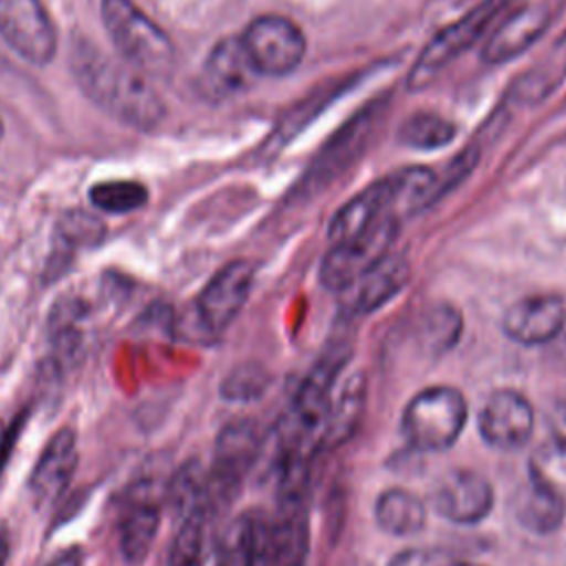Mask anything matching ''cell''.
Returning <instances> with one entry per match:
<instances>
[{
	"mask_svg": "<svg viewBox=\"0 0 566 566\" xmlns=\"http://www.w3.org/2000/svg\"><path fill=\"white\" fill-rule=\"evenodd\" d=\"M548 429L555 442L566 444V398L557 400L548 413Z\"/></svg>",
	"mask_w": 566,
	"mask_h": 566,
	"instance_id": "obj_32",
	"label": "cell"
},
{
	"mask_svg": "<svg viewBox=\"0 0 566 566\" xmlns=\"http://www.w3.org/2000/svg\"><path fill=\"white\" fill-rule=\"evenodd\" d=\"M427 334H429V343L433 349L451 347L460 334V316L453 312V307L436 310L429 316Z\"/></svg>",
	"mask_w": 566,
	"mask_h": 566,
	"instance_id": "obj_30",
	"label": "cell"
},
{
	"mask_svg": "<svg viewBox=\"0 0 566 566\" xmlns=\"http://www.w3.org/2000/svg\"><path fill=\"white\" fill-rule=\"evenodd\" d=\"M528 484L546 493L566 511V444L546 442L528 460Z\"/></svg>",
	"mask_w": 566,
	"mask_h": 566,
	"instance_id": "obj_23",
	"label": "cell"
},
{
	"mask_svg": "<svg viewBox=\"0 0 566 566\" xmlns=\"http://www.w3.org/2000/svg\"><path fill=\"white\" fill-rule=\"evenodd\" d=\"M270 385V374L254 363L234 367L221 382L219 394L228 402H250L259 398Z\"/></svg>",
	"mask_w": 566,
	"mask_h": 566,
	"instance_id": "obj_29",
	"label": "cell"
},
{
	"mask_svg": "<svg viewBox=\"0 0 566 566\" xmlns=\"http://www.w3.org/2000/svg\"><path fill=\"white\" fill-rule=\"evenodd\" d=\"M104 237V226L88 212L73 210L60 219L55 234V250L51 256V265L46 270L49 276H55L57 263L69 261L77 248L97 245Z\"/></svg>",
	"mask_w": 566,
	"mask_h": 566,
	"instance_id": "obj_24",
	"label": "cell"
},
{
	"mask_svg": "<svg viewBox=\"0 0 566 566\" xmlns=\"http://www.w3.org/2000/svg\"><path fill=\"white\" fill-rule=\"evenodd\" d=\"M0 38L33 66H46L57 51L55 24L42 0H0Z\"/></svg>",
	"mask_w": 566,
	"mask_h": 566,
	"instance_id": "obj_7",
	"label": "cell"
},
{
	"mask_svg": "<svg viewBox=\"0 0 566 566\" xmlns=\"http://www.w3.org/2000/svg\"><path fill=\"white\" fill-rule=\"evenodd\" d=\"M453 557L436 548H409L389 559L387 566H449Z\"/></svg>",
	"mask_w": 566,
	"mask_h": 566,
	"instance_id": "obj_31",
	"label": "cell"
},
{
	"mask_svg": "<svg viewBox=\"0 0 566 566\" xmlns=\"http://www.w3.org/2000/svg\"><path fill=\"white\" fill-rule=\"evenodd\" d=\"M387 179V206L385 214L402 221L431 206L440 197V179L427 166H407L385 177Z\"/></svg>",
	"mask_w": 566,
	"mask_h": 566,
	"instance_id": "obj_17",
	"label": "cell"
},
{
	"mask_svg": "<svg viewBox=\"0 0 566 566\" xmlns=\"http://www.w3.org/2000/svg\"><path fill=\"white\" fill-rule=\"evenodd\" d=\"M77 431L73 427H60L42 447L35 467L29 475V493L35 504H49L57 500L71 484L77 469Z\"/></svg>",
	"mask_w": 566,
	"mask_h": 566,
	"instance_id": "obj_13",
	"label": "cell"
},
{
	"mask_svg": "<svg viewBox=\"0 0 566 566\" xmlns=\"http://www.w3.org/2000/svg\"><path fill=\"white\" fill-rule=\"evenodd\" d=\"M310 553V531L305 500H281L279 515L272 520V564L305 566Z\"/></svg>",
	"mask_w": 566,
	"mask_h": 566,
	"instance_id": "obj_19",
	"label": "cell"
},
{
	"mask_svg": "<svg viewBox=\"0 0 566 566\" xmlns=\"http://www.w3.org/2000/svg\"><path fill=\"white\" fill-rule=\"evenodd\" d=\"M259 451L261 438L254 422L237 420L219 431L212 453V467L208 471L212 504L219 500L226 502L237 493L248 469L259 458Z\"/></svg>",
	"mask_w": 566,
	"mask_h": 566,
	"instance_id": "obj_9",
	"label": "cell"
},
{
	"mask_svg": "<svg viewBox=\"0 0 566 566\" xmlns=\"http://www.w3.org/2000/svg\"><path fill=\"white\" fill-rule=\"evenodd\" d=\"M363 407H365V382L360 376H352L340 389V394L329 402L323 431H321V451L340 447L354 436L363 418Z\"/></svg>",
	"mask_w": 566,
	"mask_h": 566,
	"instance_id": "obj_21",
	"label": "cell"
},
{
	"mask_svg": "<svg viewBox=\"0 0 566 566\" xmlns=\"http://www.w3.org/2000/svg\"><path fill=\"white\" fill-rule=\"evenodd\" d=\"M551 13L544 4H522L506 11L484 35L482 60L489 64H502L524 53L548 27Z\"/></svg>",
	"mask_w": 566,
	"mask_h": 566,
	"instance_id": "obj_14",
	"label": "cell"
},
{
	"mask_svg": "<svg viewBox=\"0 0 566 566\" xmlns=\"http://www.w3.org/2000/svg\"><path fill=\"white\" fill-rule=\"evenodd\" d=\"M208 515L210 513L197 511L179 517V526L168 553V566H203L206 564Z\"/></svg>",
	"mask_w": 566,
	"mask_h": 566,
	"instance_id": "obj_25",
	"label": "cell"
},
{
	"mask_svg": "<svg viewBox=\"0 0 566 566\" xmlns=\"http://www.w3.org/2000/svg\"><path fill=\"white\" fill-rule=\"evenodd\" d=\"M88 201L111 214H124L133 212L146 206L148 201V188L133 179H108L97 181L88 190Z\"/></svg>",
	"mask_w": 566,
	"mask_h": 566,
	"instance_id": "obj_27",
	"label": "cell"
},
{
	"mask_svg": "<svg viewBox=\"0 0 566 566\" xmlns=\"http://www.w3.org/2000/svg\"><path fill=\"white\" fill-rule=\"evenodd\" d=\"M564 515L566 511L557 502L531 484L515 497V517L531 533H553L562 524Z\"/></svg>",
	"mask_w": 566,
	"mask_h": 566,
	"instance_id": "obj_26",
	"label": "cell"
},
{
	"mask_svg": "<svg viewBox=\"0 0 566 566\" xmlns=\"http://www.w3.org/2000/svg\"><path fill=\"white\" fill-rule=\"evenodd\" d=\"M2 130H4V128H2V119H0V139H2Z\"/></svg>",
	"mask_w": 566,
	"mask_h": 566,
	"instance_id": "obj_36",
	"label": "cell"
},
{
	"mask_svg": "<svg viewBox=\"0 0 566 566\" xmlns=\"http://www.w3.org/2000/svg\"><path fill=\"white\" fill-rule=\"evenodd\" d=\"M409 281V263L402 256L387 254L371 270L358 276L340 294L352 314H367L391 301Z\"/></svg>",
	"mask_w": 566,
	"mask_h": 566,
	"instance_id": "obj_16",
	"label": "cell"
},
{
	"mask_svg": "<svg viewBox=\"0 0 566 566\" xmlns=\"http://www.w3.org/2000/svg\"><path fill=\"white\" fill-rule=\"evenodd\" d=\"M84 564V553L82 548L73 546V548H66L62 551L57 557H53L46 566H82Z\"/></svg>",
	"mask_w": 566,
	"mask_h": 566,
	"instance_id": "obj_33",
	"label": "cell"
},
{
	"mask_svg": "<svg viewBox=\"0 0 566 566\" xmlns=\"http://www.w3.org/2000/svg\"><path fill=\"white\" fill-rule=\"evenodd\" d=\"M449 566H475V564H464V562H455V559H453Z\"/></svg>",
	"mask_w": 566,
	"mask_h": 566,
	"instance_id": "obj_35",
	"label": "cell"
},
{
	"mask_svg": "<svg viewBox=\"0 0 566 566\" xmlns=\"http://www.w3.org/2000/svg\"><path fill=\"white\" fill-rule=\"evenodd\" d=\"M252 77H256V71L239 35H228L219 40L208 53V60L203 64V84L212 95L223 97L239 93L252 82Z\"/></svg>",
	"mask_w": 566,
	"mask_h": 566,
	"instance_id": "obj_18",
	"label": "cell"
},
{
	"mask_svg": "<svg viewBox=\"0 0 566 566\" xmlns=\"http://www.w3.org/2000/svg\"><path fill=\"white\" fill-rule=\"evenodd\" d=\"M398 226L400 221L380 217L358 234L336 241L321 263V283L334 292H343L389 254Z\"/></svg>",
	"mask_w": 566,
	"mask_h": 566,
	"instance_id": "obj_5",
	"label": "cell"
},
{
	"mask_svg": "<svg viewBox=\"0 0 566 566\" xmlns=\"http://www.w3.org/2000/svg\"><path fill=\"white\" fill-rule=\"evenodd\" d=\"M467 418L469 407L462 391L449 385H433L407 402L400 416V431L411 449L438 453L455 444Z\"/></svg>",
	"mask_w": 566,
	"mask_h": 566,
	"instance_id": "obj_2",
	"label": "cell"
},
{
	"mask_svg": "<svg viewBox=\"0 0 566 566\" xmlns=\"http://www.w3.org/2000/svg\"><path fill=\"white\" fill-rule=\"evenodd\" d=\"M71 69L84 95L117 122L153 130L164 119V99L146 75L122 57L104 53L95 42L77 40L73 44Z\"/></svg>",
	"mask_w": 566,
	"mask_h": 566,
	"instance_id": "obj_1",
	"label": "cell"
},
{
	"mask_svg": "<svg viewBox=\"0 0 566 566\" xmlns=\"http://www.w3.org/2000/svg\"><path fill=\"white\" fill-rule=\"evenodd\" d=\"M239 38L256 75L270 77H281L298 69L307 49L298 24L276 13L256 15Z\"/></svg>",
	"mask_w": 566,
	"mask_h": 566,
	"instance_id": "obj_6",
	"label": "cell"
},
{
	"mask_svg": "<svg viewBox=\"0 0 566 566\" xmlns=\"http://www.w3.org/2000/svg\"><path fill=\"white\" fill-rule=\"evenodd\" d=\"M511 0H482L478 7L467 11L462 18L453 20L444 29H440L422 49L413 71L409 75V86L420 88L431 82L451 60L482 40L495 20L504 13Z\"/></svg>",
	"mask_w": 566,
	"mask_h": 566,
	"instance_id": "obj_4",
	"label": "cell"
},
{
	"mask_svg": "<svg viewBox=\"0 0 566 566\" xmlns=\"http://www.w3.org/2000/svg\"><path fill=\"white\" fill-rule=\"evenodd\" d=\"M102 20L119 57L144 75H161L172 66L170 38L133 0H102Z\"/></svg>",
	"mask_w": 566,
	"mask_h": 566,
	"instance_id": "obj_3",
	"label": "cell"
},
{
	"mask_svg": "<svg viewBox=\"0 0 566 566\" xmlns=\"http://www.w3.org/2000/svg\"><path fill=\"white\" fill-rule=\"evenodd\" d=\"M533 429V405L515 389L493 391L478 413V431L495 449H520L531 440Z\"/></svg>",
	"mask_w": 566,
	"mask_h": 566,
	"instance_id": "obj_10",
	"label": "cell"
},
{
	"mask_svg": "<svg viewBox=\"0 0 566 566\" xmlns=\"http://www.w3.org/2000/svg\"><path fill=\"white\" fill-rule=\"evenodd\" d=\"M9 551H11L9 537L0 531V566H7V562H9Z\"/></svg>",
	"mask_w": 566,
	"mask_h": 566,
	"instance_id": "obj_34",
	"label": "cell"
},
{
	"mask_svg": "<svg viewBox=\"0 0 566 566\" xmlns=\"http://www.w3.org/2000/svg\"><path fill=\"white\" fill-rule=\"evenodd\" d=\"M376 524L398 537L416 535L427 524V504L407 489H387L376 497L374 504Z\"/></svg>",
	"mask_w": 566,
	"mask_h": 566,
	"instance_id": "obj_22",
	"label": "cell"
},
{
	"mask_svg": "<svg viewBox=\"0 0 566 566\" xmlns=\"http://www.w3.org/2000/svg\"><path fill=\"white\" fill-rule=\"evenodd\" d=\"M398 135L400 142L409 148L433 150L447 146L453 139L455 126L438 113H413L402 122Z\"/></svg>",
	"mask_w": 566,
	"mask_h": 566,
	"instance_id": "obj_28",
	"label": "cell"
},
{
	"mask_svg": "<svg viewBox=\"0 0 566 566\" xmlns=\"http://www.w3.org/2000/svg\"><path fill=\"white\" fill-rule=\"evenodd\" d=\"M385 206H387V179L382 177L369 184L365 190L354 195L343 208L336 210L327 228L329 239L336 243L358 234L360 230L371 226L376 219L387 217Z\"/></svg>",
	"mask_w": 566,
	"mask_h": 566,
	"instance_id": "obj_20",
	"label": "cell"
},
{
	"mask_svg": "<svg viewBox=\"0 0 566 566\" xmlns=\"http://www.w3.org/2000/svg\"><path fill=\"white\" fill-rule=\"evenodd\" d=\"M254 283V263L237 259L226 263L199 292L195 303L197 325L203 334H221L243 310Z\"/></svg>",
	"mask_w": 566,
	"mask_h": 566,
	"instance_id": "obj_8",
	"label": "cell"
},
{
	"mask_svg": "<svg viewBox=\"0 0 566 566\" xmlns=\"http://www.w3.org/2000/svg\"><path fill=\"white\" fill-rule=\"evenodd\" d=\"M495 495L491 482L471 469L447 471L431 493L438 515L455 524H478L489 517Z\"/></svg>",
	"mask_w": 566,
	"mask_h": 566,
	"instance_id": "obj_11",
	"label": "cell"
},
{
	"mask_svg": "<svg viewBox=\"0 0 566 566\" xmlns=\"http://www.w3.org/2000/svg\"><path fill=\"white\" fill-rule=\"evenodd\" d=\"M161 522L159 504L153 495L150 484L144 480L126 500L119 524H117V539L119 553L128 564H142L157 537Z\"/></svg>",
	"mask_w": 566,
	"mask_h": 566,
	"instance_id": "obj_15",
	"label": "cell"
},
{
	"mask_svg": "<svg viewBox=\"0 0 566 566\" xmlns=\"http://www.w3.org/2000/svg\"><path fill=\"white\" fill-rule=\"evenodd\" d=\"M566 325V305L557 294L517 298L502 316L504 334L526 347L551 343Z\"/></svg>",
	"mask_w": 566,
	"mask_h": 566,
	"instance_id": "obj_12",
	"label": "cell"
}]
</instances>
